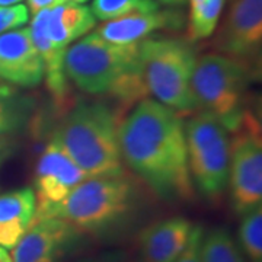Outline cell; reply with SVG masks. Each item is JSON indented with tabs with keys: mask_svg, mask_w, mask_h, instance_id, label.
I'll list each match as a JSON object with an SVG mask.
<instances>
[{
	"mask_svg": "<svg viewBox=\"0 0 262 262\" xmlns=\"http://www.w3.org/2000/svg\"><path fill=\"white\" fill-rule=\"evenodd\" d=\"M118 143L122 162L162 200L192 198L185 128L179 114L144 98L120 124Z\"/></svg>",
	"mask_w": 262,
	"mask_h": 262,
	"instance_id": "1",
	"label": "cell"
},
{
	"mask_svg": "<svg viewBox=\"0 0 262 262\" xmlns=\"http://www.w3.org/2000/svg\"><path fill=\"white\" fill-rule=\"evenodd\" d=\"M64 73L70 80L91 95H113L124 103L139 102L149 92L144 83L140 42L113 44L96 32L67 47Z\"/></svg>",
	"mask_w": 262,
	"mask_h": 262,
	"instance_id": "2",
	"label": "cell"
},
{
	"mask_svg": "<svg viewBox=\"0 0 262 262\" xmlns=\"http://www.w3.org/2000/svg\"><path fill=\"white\" fill-rule=\"evenodd\" d=\"M115 114L103 103H80L53 136L89 178L124 175Z\"/></svg>",
	"mask_w": 262,
	"mask_h": 262,
	"instance_id": "3",
	"label": "cell"
},
{
	"mask_svg": "<svg viewBox=\"0 0 262 262\" xmlns=\"http://www.w3.org/2000/svg\"><path fill=\"white\" fill-rule=\"evenodd\" d=\"M134 204V188L124 175L95 177L84 179L63 201L50 207L34 222L56 217L84 233L106 234L127 222Z\"/></svg>",
	"mask_w": 262,
	"mask_h": 262,
	"instance_id": "4",
	"label": "cell"
},
{
	"mask_svg": "<svg viewBox=\"0 0 262 262\" xmlns=\"http://www.w3.org/2000/svg\"><path fill=\"white\" fill-rule=\"evenodd\" d=\"M143 77L147 92L177 114L196 111L192 75L195 50L184 39L146 38L140 41Z\"/></svg>",
	"mask_w": 262,
	"mask_h": 262,
	"instance_id": "5",
	"label": "cell"
},
{
	"mask_svg": "<svg viewBox=\"0 0 262 262\" xmlns=\"http://www.w3.org/2000/svg\"><path fill=\"white\" fill-rule=\"evenodd\" d=\"M249 83L245 64L223 54L210 53L196 60L191 80L196 108L214 115L233 133L244 121V99Z\"/></svg>",
	"mask_w": 262,
	"mask_h": 262,
	"instance_id": "6",
	"label": "cell"
},
{
	"mask_svg": "<svg viewBox=\"0 0 262 262\" xmlns=\"http://www.w3.org/2000/svg\"><path fill=\"white\" fill-rule=\"evenodd\" d=\"M184 128L191 179L201 195L219 201L229 185V131L214 115L203 111L184 122Z\"/></svg>",
	"mask_w": 262,
	"mask_h": 262,
	"instance_id": "7",
	"label": "cell"
},
{
	"mask_svg": "<svg viewBox=\"0 0 262 262\" xmlns=\"http://www.w3.org/2000/svg\"><path fill=\"white\" fill-rule=\"evenodd\" d=\"M230 141L229 185L232 206L239 214H246L262 201V143L259 125L251 115L244 121Z\"/></svg>",
	"mask_w": 262,
	"mask_h": 262,
	"instance_id": "8",
	"label": "cell"
},
{
	"mask_svg": "<svg viewBox=\"0 0 262 262\" xmlns=\"http://www.w3.org/2000/svg\"><path fill=\"white\" fill-rule=\"evenodd\" d=\"M262 0H234L214 47L226 57L245 64L261 54Z\"/></svg>",
	"mask_w": 262,
	"mask_h": 262,
	"instance_id": "9",
	"label": "cell"
},
{
	"mask_svg": "<svg viewBox=\"0 0 262 262\" xmlns=\"http://www.w3.org/2000/svg\"><path fill=\"white\" fill-rule=\"evenodd\" d=\"M82 234L61 219L35 220L12 248V262H60L75 251Z\"/></svg>",
	"mask_w": 262,
	"mask_h": 262,
	"instance_id": "10",
	"label": "cell"
},
{
	"mask_svg": "<svg viewBox=\"0 0 262 262\" xmlns=\"http://www.w3.org/2000/svg\"><path fill=\"white\" fill-rule=\"evenodd\" d=\"M89 177L76 165L66 150L53 140L39 156L35 172V215L37 219L50 207L63 201L79 184Z\"/></svg>",
	"mask_w": 262,
	"mask_h": 262,
	"instance_id": "11",
	"label": "cell"
},
{
	"mask_svg": "<svg viewBox=\"0 0 262 262\" xmlns=\"http://www.w3.org/2000/svg\"><path fill=\"white\" fill-rule=\"evenodd\" d=\"M44 80V63L32 42L29 28L0 34V82L35 88Z\"/></svg>",
	"mask_w": 262,
	"mask_h": 262,
	"instance_id": "12",
	"label": "cell"
},
{
	"mask_svg": "<svg viewBox=\"0 0 262 262\" xmlns=\"http://www.w3.org/2000/svg\"><path fill=\"white\" fill-rule=\"evenodd\" d=\"M192 223L184 217H172L147 226L137 236L140 262H175L187 246Z\"/></svg>",
	"mask_w": 262,
	"mask_h": 262,
	"instance_id": "13",
	"label": "cell"
},
{
	"mask_svg": "<svg viewBox=\"0 0 262 262\" xmlns=\"http://www.w3.org/2000/svg\"><path fill=\"white\" fill-rule=\"evenodd\" d=\"M182 16L172 10H151L136 12L121 18L103 22L95 32L113 44H134L149 37L159 29H177L182 27Z\"/></svg>",
	"mask_w": 262,
	"mask_h": 262,
	"instance_id": "14",
	"label": "cell"
},
{
	"mask_svg": "<svg viewBox=\"0 0 262 262\" xmlns=\"http://www.w3.org/2000/svg\"><path fill=\"white\" fill-rule=\"evenodd\" d=\"M35 111V99L0 82V155L9 156Z\"/></svg>",
	"mask_w": 262,
	"mask_h": 262,
	"instance_id": "15",
	"label": "cell"
},
{
	"mask_svg": "<svg viewBox=\"0 0 262 262\" xmlns=\"http://www.w3.org/2000/svg\"><path fill=\"white\" fill-rule=\"evenodd\" d=\"M47 12L48 8L39 10L34 15L29 32L32 42L37 47L44 63V79L47 82L48 91L56 101L61 102L69 94V80L64 73V56L67 48L56 46L47 35L46 31Z\"/></svg>",
	"mask_w": 262,
	"mask_h": 262,
	"instance_id": "16",
	"label": "cell"
},
{
	"mask_svg": "<svg viewBox=\"0 0 262 262\" xmlns=\"http://www.w3.org/2000/svg\"><path fill=\"white\" fill-rule=\"evenodd\" d=\"M32 188H20L0 195V246L12 249L29 229L35 215Z\"/></svg>",
	"mask_w": 262,
	"mask_h": 262,
	"instance_id": "17",
	"label": "cell"
},
{
	"mask_svg": "<svg viewBox=\"0 0 262 262\" xmlns=\"http://www.w3.org/2000/svg\"><path fill=\"white\" fill-rule=\"evenodd\" d=\"M96 19L91 8L79 3H61L48 8L46 31L50 39L58 47L70 44L95 28Z\"/></svg>",
	"mask_w": 262,
	"mask_h": 262,
	"instance_id": "18",
	"label": "cell"
},
{
	"mask_svg": "<svg viewBox=\"0 0 262 262\" xmlns=\"http://www.w3.org/2000/svg\"><path fill=\"white\" fill-rule=\"evenodd\" d=\"M189 3L188 39H206L214 34L222 16L225 0H187Z\"/></svg>",
	"mask_w": 262,
	"mask_h": 262,
	"instance_id": "19",
	"label": "cell"
},
{
	"mask_svg": "<svg viewBox=\"0 0 262 262\" xmlns=\"http://www.w3.org/2000/svg\"><path fill=\"white\" fill-rule=\"evenodd\" d=\"M201 262H245L239 246L226 227H214L203 234Z\"/></svg>",
	"mask_w": 262,
	"mask_h": 262,
	"instance_id": "20",
	"label": "cell"
},
{
	"mask_svg": "<svg viewBox=\"0 0 262 262\" xmlns=\"http://www.w3.org/2000/svg\"><path fill=\"white\" fill-rule=\"evenodd\" d=\"M239 241L246 256L252 262H262V208L255 207L244 214L239 226Z\"/></svg>",
	"mask_w": 262,
	"mask_h": 262,
	"instance_id": "21",
	"label": "cell"
},
{
	"mask_svg": "<svg viewBox=\"0 0 262 262\" xmlns=\"http://www.w3.org/2000/svg\"><path fill=\"white\" fill-rule=\"evenodd\" d=\"M156 9H159V5L153 0H92L91 5L95 19L102 22L136 12H151Z\"/></svg>",
	"mask_w": 262,
	"mask_h": 262,
	"instance_id": "22",
	"label": "cell"
},
{
	"mask_svg": "<svg viewBox=\"0 0 262 262\" xmlns=\"http://www.w3.org/2000/svg\"><path fill=\"white\" fill-rule=\"evenodd\" d=\"M28 8L22 3L13 6H0V34L24 27L28 22Z\"/></svg>",
	"mask_w": 262,
	"mask_h": 262,
	"instance_id": "23",
	"label": "cell"
},
{
	"mask_svg": "<svg viewBox=\"0 0 262 262\" xmlns=\"http://www.w3.org/2000/svg\"><path fill=\"white\" fill-rule=\"evenodd\" d=\"M204 230L201 226H192L187 246L175 262H201V241Z\"/></svg>",
	"mask_w": 262,
	"mask_h": 262,
	"instance_id": "24",
	"label": "cell"
},
{
	"mask_svg": "<svg viewBox=\"0 0 262 262\" xmlns=\"http://www.w3.org/2000/svg\"><path fill=\"white\" fill-rule=\"evenodd\" d=\"M79 262H122V255L117 252L102 253V255H98V256L84 258V259H82V261Z\"/></svg>",
	"mask_w": 262,
	"mask_h": 262,
	"instance_id": "25",
	"label": "cell"
},
{
	"mask_svg": "<svg viewBox=\"0 0 262 262\" xmlns=\"http://www.w3.org/2000/svg\"><path fill=\"white\" fill-rule=\"evenodd\" d=\"M51 6H56V0H28V10H31L32 15L38 13L39 10L47 9Z\"/></svg>",
	"mask_w": 262,
	"mask_h": 262,
	"instance_id": "26",
	"label": "cell"
},
{
	"mask_svg": "<svg viewBox=\"0 0 262 262\" xmlns=\"http://www.w3.org/2000/svg\"><path fill=\"white\" fill-rule=\"evenodd\" d=\"M156 2L158 5H165V6H169V8H182L187 0H153Z\"/></svg>",
	"mask_w": 262,
	"mask_h": 262,
	"instance_id": "27",
	"label": "cell"
},
{
	"mask_svg": "<svg viewBox=\"0 0 262 262\" xmlns=\"http://www.w3.org/2000/svg\"><path fill=\"white\" fill-rule=\"evenodd\" d=\"M0 262H12V256L3 246H0Z\"/></svg>",
	"mask_w": 262,
	"mask_h": 262,
	"instance_id": "28",
	"label": "cell"
},
{
	"mask_svg": "<svg viewBox=\"0 0 262 262\" xmlns=\"http://www.w3.org/2000/svg\"><path fill=\"white\" fill-rule=\"evenodd\" d=\"M22 0H0V6H13L18 5Z\"/></svg>",
	"mask_w": 262,
	"mask_h": 262,
	"instance_id": "29",
	"label": "cell"
},
{
	"mask_svg": "<svg viewBox=\"0 0 262 262\" xmlns=\"http://www.w3.org/2000/svg\"><path fill=\"white\" fill-rule=\"evenodd\" d=\"M84 2H88V0H56V5H61V3H79V5H83Z\"/></svg>",
	"mask_w": 262,
	"mask_h": 262,
	"instance_id": "30",
	"label": "cell"
},
{
	"mask_svg": "<svg viewBox=\"0 0 262 262\" xmlns=\"http://www.w3.org/2000/svg\"><path fill=\"white\" fill-rule=\"evenodd\" d=\"M6 158H8V156H5V155H0V165H2V162L6 159Z\"/></svg>",
	"mask_w": 262,
	"mask_h": 262,
	"instance_id": "31",
	"label": "cell"
}]
</instances>
